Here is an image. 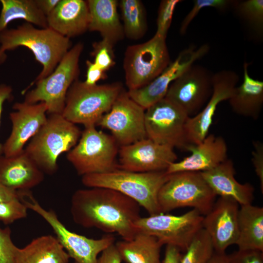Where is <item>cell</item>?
Segmentation results:
<instances>
[{"instance_id": "cell-31", "label": "cell", "mask_w": 263, "mask_h": 263, "mask_svg": "<svg viewBox=\"0 0 263 263\" xmlns=\"http://www.w3.org/2000/svg\"><path fill=\"white\" fill-rule=\"evenodd\" d=\"M233 8L245 28L261 38L263 34V0H237Z\"/></svg>"}, {"instance_id": "cell-44", "label": "cell", "mask_w": 263, "mask_h": 263, "mask_svg": "<svg viewBox=\"0 0 263 263\" xmlns=\"http://www.w3.org/2000/svg\"><path fill=\"white\" fill-rule=\"evenodd\" d=\"M19 200L18 190L11 188L0 181V202Z\"/></svg>"}, {"instance_id": "cell-14", "label": "cell", "mask_w": 263, "mask_h": 263, "mask_svg": "<svg viewBox=\"0 0 263 263\" xmlns=\"http://www.w3.org/2000/svg\"><path fill=\"white\" fill-rule=\"evenodd\" d=\"M145 112L123 90L97 125L110 131L120 146L129 145L147 138Z\"/></svg>"}, {"instance_id": "cell-32", "label": "cell", "mask_w": 263, "mask_h": 263, "mask_svg": "<svg viewBox=\"0 0 263 263\" xmlns=\"http://www.w3.org/2000/svg\"><path fill=\"white\" fill-rule=\"evenodd\" d=\"M180 263H207L214 253L212 241L204 228L194 236Z\"/></svg>"}, {"instance_id": "cell-17", "label": "cell", "mask_w": 263, "mask_h": 263, "mask_svg": "<svg viewBox=\"0 0 263 263\" xmlns=\"http://www.w3.org/2000/svg\"><path fill=\"white\" fill-rule=\"evenodd\" d=\"M239 79V75L231 70H224L213 74V91L209 99L200 112L187 121L186 133L188 144H198L207 136L218 105L231 98Z\"/></svg>"}, {"instance_id": "cell-37", "label": "cell", "mask_w": 263, "mask_h": 263, "mask_svg": "<svg viewBox=\"0 0 263 263\" xmlns=\"http://www.w3.org/2000/svg\"><path fill=\"white\" fill-rule=\"evenodd\" d=\"M11 233L9 227L0 228V263H15L18 247L12 242Z\"/></svg>"}, {"instance_id": "cell-47", "label": "cell", "mask_w": 263, "mask_h": 263, "mask_svg": "<svg viewBox=\"0 0 263 263\" xmlns=\"http://www.w3.org/2000/svg\"><path fill=\"white\" fill-rule=\"evenodd\" d=\"M7 56L6 52L0 49V65L2 64L6 60Z\"/></svg>"}, {"instance_id": "cell-34", "label": "cell", "mask_w": 263, "mask_h": 263, "mask_svg": "<svg viewBox=\"0 0 263 263\" xmlns=\"http://www.w3.org/2000/svg\"><path fill=\"white\" fill-rule=\"evenodd\" d=\"M182 0H163L160 3L155 35L166 38L176 5Z\"/></svg>"}, {"instance_id": "cell-6", "label": "cell", "mask_w": 263, "mask_h": 263, "mask_svg": "<svg viewBox=\"0 0 263 263\" xmlns=\"http://www.w3.org/2000/svg\"><path fill=\"white\" fill-rule=\"evenodd\" d=\"M216 196L201 172L183 171L169 174L159 191L158 202L161 213L190 207L205 216L211 209Z\"/></svg>"}, {"instance_id": "cell-19", "label": "cell", "mask_w": 263, "mask_h": 263, "mask_svg": "<svg viewBox=\"0 0 263 263\" xmlns=\"http://www.w3.org/2000/svg\"><path fill=\"white\" fill-rule=\"evenodd\" d=\"M239 205L234 200L220 197L205 216L202 227L209 236L218 253L225 252L230 245L236 244L238 236Z\"/></svg>"}, {"instance_id": "cell-41", "label": "cell", "mask_w": 263, "mask_h": 263, "mask_svg": "<svg viewBox=\"0 0 263 263\" xmlns=\"http://www.w3.org/2000/svg\"><path fill=\"white\" fill-rule=\"evenodd\" d=\"M122 261L116 246L113 244L101 252L97 263H121Z\"/></svg>"}, {"instance_id": "cell-27", "label": "cell", "mask_w": 263, "mask_h": 263, "mask_svg": "<svg viewBox=\"0 0 263 263\" xmlns=\"http://www.w3.org/2000/svg\"><path fill=\"white\" fill-rule=\"evenodd\" d=\"M239 250L263 251V207L252 204L241 206L238 212Z\"/></svg>"}, {"instance_id": "cell-13", "label": "cell", "mask_w": 263, "mask_h": 263, "mask_svg": "<svg viewBox=\"0 0 263 263\" xmlns=\"http://www.w3.org/2000/svg\"><path fill=\"white\" fill-rule=\"evenodd\" d=\"M213 74L207 68L194 63L170 84L165 98L189 117L194 116L204 108L212 94Z\"/></svg>"}, {"instance_id": "cell-39", "label": "cell", "mask_w": 263, "mask_h": 263, "mask_svg": "<svg viewBox=\"0 0 263 263\" xmlns=\"http://www.w3.org/2000/svg\"><path fill=\"white\" fill-rule=\"evenodd\" d=\"M251 161L255 171L260 181V188L263 193V143L259 140H254L253 143Z\"/></svg>"}, {"instance_id": "cell-36", "label": "cell", "mask_w": 263, "mask_h": 263, "mask_svg": "<svg viewBox=\"0 0 263 263\" xmlns=\"http://www.w3.org/2000/svg\"><path fill=\"white\" fill-rule=\"evenodd\" d=\"M27 209L20 200L0 202V221L8 225L24 218L27 215Z\"/></svg>"}, {"instance_id": "cell-4", "label": "cell", "mask_w": 263, "mask_h": 263, "mask_svg": "<svg viewBox=\"0 0 263 263\" xmlns=\"http://www.w3.org/2000/svg\"><path fill=\"white\" fill-rule=\"evenodd\" d=\"M81 132L62 114H51L24 150L44 173L53 175L57 171L59 156L75 146Z\"/></svg>"}, {"instance_id": "cell-42", "label": "cell", "mask_w": 263, "mask_h": 263, "mask_svg": "<svg viewBox=\"0 0 263 263\" xmlns=\"http://www.w3.org/2000/svg\"><path fill=\"white\" fill-rule=\"evenodd\" d=\"M12 87L6 84H0V124L4 103L13 97ZM3 154V144L0 142V156Z\"/></svg>"}, {"instance_id": "cell-29", "label": "cell", "mask_w": 263, "mask_h": 263, "mask_svg": "<svg viewBox=\"0 0 263 263\" xmlns=\"http://www.w3.org/2000/svg\"><path fill=\"white\" fill-rule=\"evenodd\" d=\"M0 33L13 20L22 19L41 28H48L47 17L35 0H0Z\"/></svg>"}, {"instance_id": "cell-18", "label": "cell", "mask_w": 263, "mask_h": 263, "mask_svg": "<svg viewBox=\"0 0 263 263\" xmlns=\"http://www.w3.org/2000/svg\"><path fill=\"white\" fill-rule=\"evenodd\" d=\"M12 108L14 111L9 114L11 132L3 144V155L6 157L22 151L25 144L38 132L47 118V108L43 102H16Z\"/></svg>"}, {"instance_id": "cell-46", "label": "cell", "mask_w": 263, "mask_h": 263, "mask_svg": "<svg viewBox=\"0 0 263 263\" xmlns=\"http://www.w3.org/2000/svg\"><path fill=\"white\" fill-rule=\"evenodd\" d=\"M207 263H228V256L225 252L214 254Z\"/></svg>"}, {"instance_id": "cell-11", "label": "cell", "mask_w": 263, "mask_h": 263, "mask_svg": "<svg viewBox=\"0 0 263 263\" xmlns=\"http://www.w3.org/2000/svg\"><path fill=\"white\" fill-rule=\"evenodd\" d=\"M204 216L195 209L181 215L161 213L141 217L136 222L139 232L155 237L164 244L186 251L196 234L202 228Z\"/></svg>"}, {"instance_id": "cell-9", "label": "cell", "mask_w": 263, "mask_h": 263, "mask_svg": "<svg viewBox=\"0 0 263 263\" xmlns=\"http://www.w3.org/2000/svg\"><path fill=\"white\" fill-rule=\"evenodd\" d=\"M166 39L155 34L146 42L127 47L123 68L129 90L147 85L170 64Z\"/></svg>"}, {"instance_id": "cell-8", "label": "cell", "mask_w": 263, "mask_h": 263, "mask_svg": "<svg viewBox=\"0 0 263 263\" xmlns=\"http://www.w3.org/2000/svg\"><path fill=\"white\" fill-rule=\"evenodd\" d=\"M83 49L81 42L71 47L51 74L36 82V87L25 94L24 101L29 104L43 102L47 113L62 114L67 92L77 79Z\"/></svg>"}, {"instance_id": "cell-21", "label": "cell", "mask_w": 263, "mask_h": 263, "mask_svg": "<svg viewBox=\"0 0 263 263\" xmlns=\"http://www.w3.org/2000/svg\"><path fill=\"white\" fill-rule=\"evenodd\" d=\"M44 178V172L24 149L14 156H0V181L7 187L16 190H30Z\"/></svg>"}, {"instance_id": "cell-26", "label": "cell", "mask_w": 263, "mask_h": 263, "mask_svg": "<svg viewBox=\"0 0 263 263\" xmlns=\"http://www.w3.org/2000/svg\"><path fill=\"white\" fill-rule=\"evenodd\" d=\"M70 257L56 237L43 235L24 247H18L15 263H68Z\"/></svg>"}, {"instance_id": "cell-40", "label": "cell", "mask_w": 263, "mask_h": 263, "mask_svg": "<svg viewBox=\"0 0 263 263\" xmlns=\"http://www.w3.org/2000/svg\"><path fill=\"white\" fill-rule=\"evenodd\" d=\"M87 73L86 80L84 81L89 85L97 84L98 81L106 77L105 72L98 67L94 62L86 61Z\"/></svg>"}, {"instance_id": "cell-28", "label": "cell", "mask_w": 263, "mask_h": 263, "mask_svg": "<svg viewBox=\"0 0 263 263\" xmlns=\"http://www.w3.org/2000/svg\"><path fill=\"white\" fill-rule=\"evenodd\" d=\"M115 245L127 263H160L162 245L152 236L138 232L132 240H123Z\"/></svg>"}, {"instance_id": "cell-25", "label": "cell", "mask_w": 263, "mask_h": 263, "mask_svg": "<svg viewBox=\"0 0 263 263\" xmlns=\"http://www.w3.org/2000/svg\"><path fill=\"white\" fill-rule=\"evenodd\" d=\"M248 66V63H244L243 81L236 87L228 101L234 113L256 120L259 118L263 105V82L249 75Z\"/></svg>"}, {"instance_id": "cell-2", "label": "cell", "mask_w": 263, "mask_h": 263, "mask_svg": "<svg viewBox=\"0 0 263 263\" xmlns=\"http://www.w3.org/2000/svg\"><path fill=\"white\" fill-rule=\"evenodd\" d=\"M19 46L29 49L42 66L35 83L54 71L71 48L72 42L70 38L48 27L38 29L28 22L0 33V49L6 52Z\"/></svg>"}, {"instance_id": "cell-24", "label": "cell", "mask_w": 263, "mask_h": 263, "mask_svg": "<svg viewBox=\"0 0 263 263\" xmlns=\"http://www.w3.org/2000/svg\"><path fill=\"white\" fill-rule=\"evenodd\" d=\"M90 14L88 30L99 32L102 39L113 46L124 36L115 0H88Z\"/></svg>"}, {"instance_id": "cell-10", "label": "cell", "mask_w": 263, "mask_h": 263, "mask_svg": "<svg viewBox=\"0 0 263 263\" xmlns=\"http://www.w3.org/2000/svg\"><path fill=\"white\" fill-rule=\"evenodd\" d=\"M20 200L50 225L70 258L77 263H97L98 254L114 244L115 238L112 234L94 239L70 231L59 221L54 211L46 210L39 205L30 190L23 191Z\"/></svg>"}, {"instance_id": "cell-12", "label": "cell", "mask_w": 263, "mask_h": 263, "mask_svg": "<svg viewBox=\"0 0 263 263\" xmlns=\"http://www.w3.org/2000/svg\"><path fill=\"white\" fill-rule=\"evenodd\" d=\"M188 117L181 109L164 97L145 110L147 137L161 145L185 150L188 144L186 133Z\"/></svg>"}, {"instance_id": "cell-38", "label": "cell", "mask_w": 263, "mask_h": 263, "mask_svg": "<svg viewBox=\"0 0 263 263\" xmlns=\"http://www.w3.org/2000/svg\"><path fill=\"white\" fill-rule=\"evenodd\" d=\"M228 263H263L262 251L255 250H238L227 256Z\"/></svg>"}, {"instance_id": "cell-23", "label": "cell", "mask_w": 263, "mask_h": 263, "mask_svg": "<svg viewBox=\"0 0 263 263\" xmlns=\"http://www.w3.org/2000/svg\"><path fill=\"white\" fill-rule=\"evenodd\" d=\"M89 20L87 2L83 0H60L47 17L48 27L68 38L88 30Z\"/></svg>"}, {"instance_id": "cell-22", "label": "cell", "mask_w": 263, "mask_h": 263, "mask_svg": "<svg viewBox=\"0 0 263 263\" xmlns=\"http://www.w3.org/2000/svg\"><path fill=\"white\" fill-rule=\"evenodd\" d=\"M201 173L216 195L230 198L239 205L252 204L254 199V187L249 183L241 184L235 177L233 161L226 159L214 168Z\"/></svg>"}, {"instance_id": "cell-45", "label": "cell", "mask_w": 263, "mask_h": 263, "mask_svg": "<svg viewBox=\"0 0 263 263\" xmlns=\"http://www.w3.org/2000/svg\"><path fill=\"white\" fill-rule=\"evenodd\" d=\"M60 0H35L42 13L47 17L56 7Z\"/></svg>"}, {"instance_id": "cell-48", "label": "cell", "mask_w": 263, "mask_h": 263, "mask_svg": "<svg viewBox=\"0 0 263 263\" xmlns=\"http://www.w3.org/2000/svg\"><path fill=\"white\" fill-rule=\"evenodd\" d=\"M74 263H76V262H74Z\"/></svg>"}, {"instance_id": "cell-5", "label": "cell", "mask_w": 263, "mask_h": 263, "mask_svg": "<svg viewBox=\"0 0 263 263\" xmlns=\"http://www.w3.org/2000/svg\"><path fill=\"white\" fill-rule=\"evenodd\" d=\"M123 90L118 82L89 85L76 79L67 92L62 115L70 122L85 128L95 126Z\"/></svg>"}, {"instance_id": "cell-7", "label": "cell", "mask_w": 263, "mask_h": 263, "mask_svg": "<svg viewBox=\"0 0 263 263\" xmlns=\"http://www.w3.org/2000/svg\"><path fill=\"white\" fill-rule=\"evenodd\" d=\"M119 145L112 135L85 127L80 138L67 152L66 158L78 175L108 172L118 169L116 158Z\"/></svg>"}, {"instance_id": "cell-33", "label": "cell", "mask_w": 263, "mask_h": 263, "mask_svg": "<svg viewBox=\"0 0 263 263\" xmlns=\"http://www.w3.org/2000/svg\"><path fill=\"white\" fill-rule=\"evenodd\" d=\"M237 0H195L191 10L182 21L180 28V33L184 35L188 26L200 10L205 7H213L220 11H225L233 8Z\"/></svg>"}, {"instance_id": "cell-43", "label": "cell", "mask_w": 263, "mask_h": 263, "mask_svg": "<svg viewBox=\"0 0 263 263\" xmlns=\"http://www.w3.org/2000/svg\"><path fill=\"white\" fill-rule=\"evenodd\" d=\"M181 250L173 245H166L165 258L163 263H180L182 257Z\"/></svg>"}, {"instance_id": "cell-3", "label": "cell", "mask_w": 263, "mask_h": 263, "mask_svg": "<svg viewBox=\"0 0 263 263\" xmlns=\"http://www.w3.org/2000/svg\"><path fill=\"white\" fill-rule=\"evenodd\" d=\"M165 171L136 172L117 169L102 173L82 176L88 188H104L117 191L136 202L150 215L161 213L159 191L169 178Z\"/></svg>"}, {"instance_id": "cell-1", "label": "cell", "mask_w": 263, "mask_h": 263, "mask_svg": "<svg viewBox=\"0 0 263 263\" xmlns=\"http://www.w3.org/2000/svg\"><path fill=\"white\" fill-rule=\"evenodd\" d=\"M70 211L76 224L107 234L117 233L123 240H132L139 232L135 223L141 217L140 206L112 189L89 188L76 190L71 198Z\"/></svg>"}, {"instance_id": "cell-20", "label": "cell", "mask_w": 263, "mask_h": 263, "mask_svg": "<svg viewBox=\"0 0 263 263\" xmlns=\"http://www.w3.org/2000/svg\"><path fill=\"white\" fill-rule=\"evenodd\" d=\"M185 150L190 155L171 163L165 170L170 174L183 171L203 172L211 169L227 159V147L221 136L209 134L198 144H188Z\"/></svg>"}, {"instance_id": "cell-30", "label": "cell", "mask_w": 263, "mask_h": 263, "mask_svg": "<svg viewBox=\"0 0 263 263\" xmlns=\"http://www.w3.org/2000/svg\"><path fill=\"white\" fill-rule=\"evenodd\" d=\"M119 6L124 35L132 39L141 38L147 30L146 12L142 2L139 0H121Z\"/></svg>"}, {"instance_id": "cell-35", "label": "cell", "mask_w": 263, "mask_h": 263, "mask_svg": "<svg viewBox=\"0 0 263 263\" xmlns=\"http://www.w3.org/2000/svg\"><path fill=\"white\" fill-rule=\"evenodd\" d=\"M113 46L111 43L102 39L93 45L92 55L94 57V63L105 72L115 63Z\"/></svg>"}, {"instance_id": "cell-15", "label": "cell", "mask_w": 263, "mask_h": 263, "mask_svg": "<svg viewBox=\"0 0 263 263\" xmlns=\"http://www.w3.org/2000/svg\"><path fill=\"white\" fill-rule=\"evenodd\" d=\"M209 50L207 44L199 47L189 46L180 52L176 58L151 82L141 88L129 90V96L146 110L164 98L170 84Z\"/></svg>"}, {"instance_id": "cell-16", "label": "cell", "mask_w": 263, "mask_h": 263, "mask_svg": "<svg viewBox=\"0 0 263 263\" xmlns=\"http://www.w3.org/2000/svg\"><path fill=\"white\" fill-rule=\"evenodd\" d=\"M119 169L136 172L165 171L177 159L173 148L145 138L119 149Z\"/></svg>"}]
</instances>
